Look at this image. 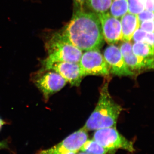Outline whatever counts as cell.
<instances>
[{
  "instance_id": "cell-25",
  "label": "cell",
  "mask_w": 154,
  "mask_h": 154,
  "mask_svg": "<svg viewBox=\"0 0 154 154\" xmlns=\"http://www.w3.org/2000/svg\"><path fill=\"white\" fill-rule=\"evenodd\" d=\"M5 124V122L4 121H3L2 119H0V130H1V128H2V127L3 125H4V124Z\"/></svg>"
},
{
  "instance_id": "cell-12",
  "label": "cell",
  "mask_w": 154,
  "mask_h": 154,
  "mask_svg": "<svg viewBox=\"0 0 154 154\" xmlns=\"http://www.w3.org/2000/svg\"><path fill=\"white\" fill-rule=\"evenodd\" d=\"M122 41L130 42L136 30L140 28V22L137 15L127 13L121 18Z\"/></svg>"
},
{
  "instance_id": "cell-1",
  "label": "cell",
  "mask_w": 154,
  "mask_h": 154,
  "mask_svg": "<svg viewBox=\"0 0 154 154\" xmlns=\"http://www.w3.org/2000/svg\"><path fill=\"white\" fill-rule=\"evenodd\" d=\"M78 7L71 20L61 33L82 51L100 49L104 39L97 14Z\"/></svg>"
},
{
  "instance_id": "cell-13",
  "label": "cell",
  "mask_w": 154,
  "mask_h": 154,
  "mask_svg": "<svg viewBox=\"0 0 154 154\" xmlns=\"http://www.w3.org/2000/svg\"><path fill=\"white\" fill-rule=\"evenodd\" d=\"M133 52L149 63L154 64V47L142 42H135L132 45Z\"/></svg>"
},
{
  "instance_id": "cell-8",
  "label": "cell",
  "mask_w": 154,
  "mask_h": 154,
  "mask_svg": "<svg viewBox=\"0 0 154 154\" xmlns=\"http://www.w3.org/2000/svg\"><path fill=\"white\" fill-rule=\"evenodd\" d=\"M103 56L110 73L118 76L134 75V73L127 66L120 49L116 45L111 44L107 46Z\"/></svg>"
},
{
  "instance_id": "cell-14",
  "label": "cell",
  "mask_w": 154,
  "mask_h": 154,
  "mask_svg": "<svg viewBox=\"0 0 154 154\" xmlns=\"http://www.w3.org/2000/svg\"><path fill=\"white\" fill-rule=\"evenodd\" d=\"M109 9L113 17L117 19L121 18L128 12V0H113Z\"/></svg>"
},
{
  "instance_id": "cell-10",
  "label": "cell",
  "mask_w": 154,
  "mask_h": 154,
  "mask_svg": "<svg viewBox=\"0 0 154 154\" xmlns=\"http://www.w3.org/2000/svg\"><path fill=\"white\" fill-rule=\"evenodd\" d=\"M42 70H52L55 72L72 86H79L83 78L79 65L77 63L66 62L55 63Z\"/></svg>"
},
{
  "instance_id": "cell-19",
  "label": "cell",
  "mask_w": 154,
  "mask_h": 154,
  "mask_svg": "<svg viewBox=\"0 0 154 154\" xmlns=\"http://www.w3.org/2000/svg\"><path fill=\"white\" fill-rule=\"evenodd\" d=\"M138 18L140 22L147 20H154V12L145 9L143 11L137 15Z\"/></svg>"
},
{
  "instance_id": "cell-26",
  "label": "cell",
  "mask_w": 154,
  "mask_h": 154,
  "mask_svg": "<svg viewBox=\"0 0 154 154\" xmlns=\"http://www.w3.org/2000/svg\"><path fill=\"white\" fill-rule=\"evenodd\" d=\"M77 152H70L64 154H76Z\"/></svg>"
},
{
  "instance_id": "cell-20",
  "label": "cell",
  "mask_w": 154,
  "mask_h": 154,
  "mask_svg": "<svg viewBox=\"0 0 154 154\" xmlns=\"http://www.w3.org/2000/svg\"><path fill=\"white\" fill-rule=\"evenodd\" d=\"M154 20H147L140 22V28L147 33H154Z\"/></svg>"
},
{
  "instance_id": "cell-2",
  "label": "cell",
  "mask_w": 154,
  "mask_h": 154,
  "mask_svg": "<svg viewBox=\"0 0 154 154\" xmlns=\"http://www.w3.org/2000/svg\"><path fill=\"white\" fill-rule=\"evenodd\" d=\"M122 110L121 106L112 99L108 91V83H105L100 90L96 108L83 128L87 131L116 128L117 119Z\"/></svg>"
},
{
  "instance_id": "cell-6",
  "label": "cell",
  "mask_w": 154,
  "mask_h": 154,
  "mask_svg": "<svg viewBox=\"0 0 154 154\" xmlns=\"http://www.w3.org/2000/svg\"><path fill=\"white\" fill-rule=\"evenodd\" d=\"M34 83L45 100L48 101L51 95L61 90L67 82L55 72L41 70L34 79Z\"/></svg>"
},
{
  "instance_id": "cell-18",
  "label": "cell",
  "mask_w": 154,
  "mask_h": 154,
  "mask_svg": "<svg viewBox=\"0 0 154 154\" xmlns=\"http://www.w3.org/2000/svg\"><path fill=\"white\" fill-rule=\"evenodd\" d=\"M147 32L144 31L140 28H138L134 32L132 39L135 42H142L145 43Z\"/></svg>"
},
{
  "instance_id": "cell-22",
  "label": "cell",
  "mask_w": 154,
  "mask_h": 154,
  "mask_svg": "<svg viewBox=\"0 0 154 154\" xmlns=\"http://www.w3.org/2000/svg\"><path fill=\"white\" fill-rule=\"evenodd\" d=\"M145 43L154 47V33H148Z\"/></svg>"
},
{
  "instance_id": "cell-11",
  "label": "cell",
  "mask_w": 154,
  "mask_h": 154,
  "mask_svg": "<svg viewBox=\"0 0 154 154\" xmlns=\"http://www.w3.org/2000/svg\"><path fill=\"white\" fill-rule=\"evenodd\" d=\"M119 48L125 63L131 71H140L144 69H153V64L135 55L133 52L132 45L130 42H123Z\"/></svg>"
},
{
  "instance_id": "cell-27",
  "label": "cell",
  "mask_w": 154,
  "mask_h": 154,
  "mask_svg": "<svg viewBox=\"0 0 154 154\" xmlns=\"http://www.w3.org/2000/svg\"><path fill=\"white\" fill-rule=\"evenodd\" d=\"M79 154H87V153H85V152H83L82 153H80Z\"/></svg>"
},
{
  "instance_id": "cell-15",
  "label": "cell",
  "mask_w": 154,
  "mask_h": 154,
  "mask_svg": "<svg viewBox=\"0 0 154 154\" xmlns=\"http://www.w3.org/2000/svg\"><path fill=\"white\" fill-rule=\"evenodd\" d=\"M113 0H87L88 8L96 14L107 12Z\"/></svg>"
},
{
  "instance_id": "cell-16",
  "label": "cell",
  "mask_w": 154,
  "mask_h": 154,
  "mask_svg": "<svg viewBox=\"0 0 154 154\" xmlns=\"http://www.w3.org/2000/svg\"><path fill=\"white\" fill-rule=\"evenodd\" d=\"M80 150L88 154H106L108 153L103 147L94 140H88Z\"/></svg>"
},
{
  "instance_id": "cell-23",
  "label": "cell",
  "mask_w": 154,
  "mask_h": 154,
  "mask_svg": "<svg viewBox=\"0 0 154 154\" xmlns=\"http://www.w3.org/2000/svg\"><path fill=\"white\" fill-rule=\"evenodd\" d=\"M8 148V142L6 140L0 141V150L3 149H7Z\"/></svg>"
},
{
  "instance_id": "cell-9",
  "label": "cell",
  "mask_w": 154,
  "mask_h": 154,
  "mask_svg": "<svg viewBox=\"0 0 154 154\" xmlns=\"http://www.w3.org/2000/svg\"><path fill=\"white\" fill-rule=\"evenodd\" d=\"M96 14L101 24L104 40L110 45L115 44L122 40L120 20L113 17L108 11Z\"/></svg>"
},
{
  "instance_id": "cell-4",
  "label": "cell",
  "mask_w": 154,
  "mask_h": 154,
  "mask_svg": "<svg viewBox=\"0 0 154 154\" xmlns=\"http://www.w3.org/2000/svg\"><path fill=\"white\" fill-rule=\"evenodd\" d=\"M93 140L100 144L107 151L112 152L119 149L133 152V143L120 134L116 128H106L97 130L94 135Z\"/></svg>"
},
{
  "instance_id": "cell-5",
  "label": "cell",
  "mask_w": 154,
  "mask_h": 154,
  "mask_svg": "<svg viewBox=\"0 0 154 154\" xmlns=\"http://www.w3.org/2000/svg\"><path fill=\"white\" fill-rule=\"evenodd\" d=\"M79 63L83 77L87 75L106 76L110 73L99 49L87 51L82 54Z\"/></svg>"
},
{
  "instance_id": "cell-7",
  "label": "cell",
  "mask_w": 154,
  "mask_h": 154,
  "mask_svg": "<svg viewBox=\"0 0 154 154\" xmlns=\"http://www.w3.org/2000/svg\"><path fill=\"white\" fill-rule=\"evenodd\" d=\"M88 140V132L83 127L69 135L60 143L52 147L39 151L38 154H64L70 152H77Z\"/></svg>"
},
{
  "instance_id": "cell-24",
  "label": "cell",
  "mask_w": 154,
  "mask_h": 154,
  "mask_svg": "<svg viewBox=\"0 0 154 154\" xmlns=\"http://www.w3.org/2000/svg\"><path fill=\"white\" fill-rule=\"evenodd\" d=\"M87 0H74L75 4H76L77 7L82 8L83 6L85 4Z\"/></svg>"
},
{
  "instance_id": "cell-17",
  "label": "cell",
  "mask_w": 154,
  "mask_h": 154,
  "mask_svg": "<svg viewBox=\"0 0 154 154\" xmlns=\"http://www.w3.org/2000/svg\"><path fill=\"white\" fill-rule=\"evenodd\" d=\"M128 12L130 14L138 15L145 10L144 6L140 0H128Z\"/></svg>"
},
{
  "instance_id": "cell-21",
  "label": "cell",
  "mask_w": 154,
  "mask_h": 154,
  "mask_svg": "<svg viewBox=\"0 0 154 154\" xmlns=\"http://www.w3.org/2000/svg\"><path fill=\"white\" fill-rule=\"evenodd\" d=\"M143 4L145 9L154 12V0H140Z\"/></svg>"
},
{
  "instance_id": "cell-3",
  "label": "cell",
  "mask_w": 154,
  "mask_h": 154,
  "mask_svg": "<svg viewBox=\"0 0 154 154\" xmlns=\"http://www.w3.org/2000/svg\"><path fill=\"white\" fill-rule=\"evenodd\" d=\"M47 57L42 61L45 69L53 63L61 62L79 63L82 51L73 45L61 33H55L45 44Z\"/></svg>"
}]
</instances>
